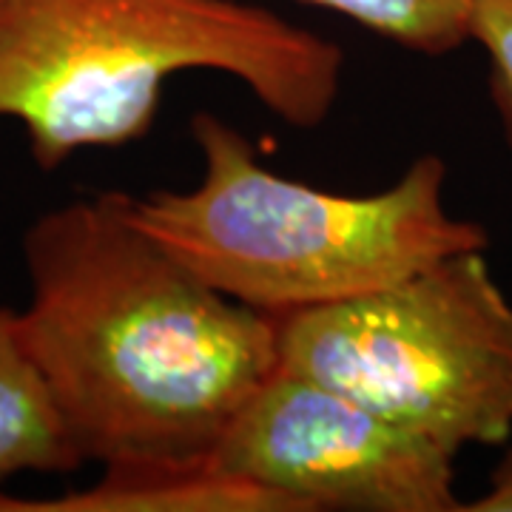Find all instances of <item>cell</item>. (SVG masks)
Masks as SVG:
<instances>
[{"mask_svg": "<svg viewBox=\"0 0 512 512\" xmlns=\"http://www.w3.org/2000/svg\"><path fill=\"white\" fill-rule=\"evenodd\" d=\"M20 339L80 461H194L279 367L276 319L214 291L109 191L23 234Z\"/></svg>", "mask_w": 512, "mask_h": 512, "instance_id": "6da1fadb", "label": "cell"}, {"mask_svg": "<svg viewBox=\"0 0 512 512\" xmlns=\"http://www.w3.org/2000/svg\"><path fill=\"white\" fill-rule=\"evenodd\" d=\"M183 72L231 74L288 126L316 128L345 52L242 0H0V120L26 128L46 171L146 137Z\"/></svg>", "mask_w": 512, "mask_h": 512, "instance_id": "7a4b0ae2", "label": "cell"}, {"mask_svg": "<svg viewBox=\"0 0 512 512\" xmlns=\"http://www.w3.org/2000/svg\"><path fill=\"white\" fill-rule=\"evenodd\" d=\"M191 137L197 185L128 197L131 217L214 291L265 316L348 302L447 256L487 251V231L447 211L436 154L390 188L353 197L276 174L214 111L191 117Z\"/></svg>", "mask_w": 512, "mask_h": 512, "instance_id": "3957f363", "label": "cell"}, {"mask_svg": "<svg viewBox=\"0 0 512 512\" xmlns=\"http://www.w3.org/2000/svg\"><path fill=\"white\" fill-rule=\"evenodd\" d=\"M279 367L336 387L450 456L512 433V302L484 251L276 316Z\"/></svg>", "mask_w": 512, "mask_h": 512, "instance_id": "277c9868", "label": "cell"}, {"mask_svg": "<svg viewBox=\"0 0 512 512\" xmlns=\"http://www.w3.org/2000/svg\"><path fill=\"white\" fill-rule=\"evenodd\" d=\"M208 461L299 512H456V456L311 376L276 367Z\"/></svg>", "mask_w": 512, "mask_h": 512, "instance_id": "5b68a950", "label": "cell"}, {"mask_svg": "<svg viewBox=\"0 0 512 512\" xmlns=\"http://www.w3.org/2000/svg\"><path fill=\"white\" fill-rule=\"evenodd\" d=\"M299 512L291 498L256 481L194 461H146L103 467L92 487L57 498H9L0 512Z\"/></svg>", "mask_w": 512, "mask_h": 512, "instance_id": "8992f818", "label": "cell"}, {"mask_svg": "<svg viewBox=\"0 0 512 512\" xmlns=\"http://www.w3.org/2000/svg\"><path fill=\"white\" fill-rule=\"evenodd\" d=\"M80 464L20 339L18 313L0 308V487L20 473H74Z\"/></svg>", "mask_w": 512, "mask_h": 512, "instance_id": "52a82bcc", "label": "cell"}, {"mask_svg": "<svg viewBox=\"0 0 512 512\" xmlns=\"http://www.w3.org/2000/svg\"><path fill=\"white\" fill-rule=\"evenodd\" d=\"M421 55H447L470 40L473 0H302Z\"/></svg>", "mask_w": 512, "mask_h": 512, "instance_id": "ba28073f", "label": "cell"}, {"mask_svg": "<svg viewBox=\"0 0 512 512\" xmlns=\"http://www.w3.org/2000/svg\"><path fill=\"white\" fill-rule=\"evenodd\" d=\"M470 40L490 57V94L512 151V0H473Z\"/></svg>", "mask_w": 512, "mask_h": 512, "instance_id": "9c48e42d", "label": "cell"}, {"mask_svg": "<svg viewBox=\"0 0 512 512\" xmlns=\"http://www.w3.org/2000/svg\"><path fill=\"white\" fill-rule=\"evenodd\" d=\"M470 512H512V450L501 458V464L490 476L487 493L478 495L476 501L464 504Z\"/></svg>", "mask_w": 512, "mask_h": 512, "instance_id": "30bf717a", "label": "cell"}]
</instances>
